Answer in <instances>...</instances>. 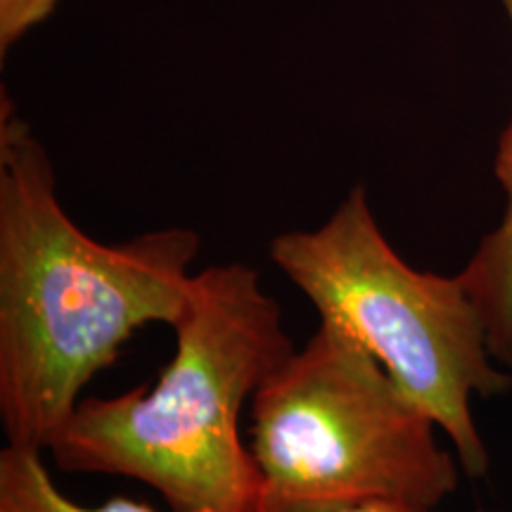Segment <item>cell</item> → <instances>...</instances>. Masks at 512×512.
Returning <instances> with one entry per match:
<instances>
[{"label":"cell","mask_w":512,"mask_h":512,"mask_svg":"<svg viewBox=\"0 0 512 512\" xmlns=\"http://www.w3.org/2000/svg\"><path fill=\"white\" fill-rule=\"evenodd\" d=\"M202 238L164 228L102 245L57 200L48 152L0 100V425L46 453L133 332L188 309Z\"/></svg>","instance_id":"1"},{"label":"cell","mask_w":512,"mask_h":512,"mask_svg":"<svg viewBox=\"0 0 512 512\" xmlns=\"http://www.w3.org/2000/svg\"><path fill=\"white\" fill-rule=\"evenodd\" d=\"M171 330L176 351L155 387L83 396L50 456L62 472L138 479L171 512H261L240 413L294 351L280 304L252 266H209Z\"/></svg>","instance_id":"2"},{"label":"cell","mask_w":512,"mask_h":512,"mask_svg":"<svg viewBox=\"0 0 512 512\" xmlns=\"http://www.w3.org/2000/svg\"><path fill=\"white\" fill-rule=\"evenodd\" d=\"M434 430L437 422L356 337L320 320L252 399L261 512L437 508L458 489L460 472Z\"/></svg>","instance_id":"3"},{"label":"cell","mask_w":512,"mask_h":512,"mask_svg":"<svg viewBox=\"0 0 512 512\" xmlns=\"http://www.w3.org/2000/svg\"><path fill=\"white\" fill-rule=\"evenodd\" d=\"M271 261L320 320L356 337L448 434L465 475L482 479L489 451L472 399L505 394L512 375L496 368L482 313L460 275L408 266L377 226L363 188L351 190L323 226L273 238Z\"/></svg>","instance_id":"4"},{"label":"cell","mask_w":512,"mask_h":512,"mask_svg":"<svg viewBox=\"0 0 512 512\" xmlns=\"http://www.w3.org/2000/svg\"><path fill=\"white\" fill-rule=\"evenodd\" d=\"M503 5L512 22V0ZM496 178L505 195L503 219L458 275L482 313L491 356L512 368V119L498 140Z\"/></svg>","instance_id":"5"},{"label":"cell","mask_w":512,"mask_h":512,"mask_svg":"<svg viewBox=\"0 0 512 512\" xmlns=\"http://www.w3.org/2000/svg\"><path fill=\"white\" fill-rule=\"evenodd\" d=\"M0 512H157L152 505L114 496L86 508L64 496L50 477L43 451L5 444L0 451Z\"/></svg>","instance_id":"6"},{"label":"cell","mask_w":512,"mask_h":512,"mask_svg":"<svg viewBox=\"0 0 512 512\" xmlns=\"http://www.w3.org/2000/svg\"><path fill=\"white\" fill-rule=\"evenodd\" d=\"M60 0H0V55L53 15Z\"/></svg>","instance_id":"7"},{"label":"cell","mask_w":512,"mask_h":512,"mask_svg":"<svg viewBox=\"0 0 512 512\" xmlns=\"http://www.w3.org/2000/svg\"><path fill=\"white\" fill-rule=\"evenodd\" d=\"M335 512H434V508H422V505L408 503H366L356 508H344Z\"/></svg>","instance_id":"8"}]
</instances>
